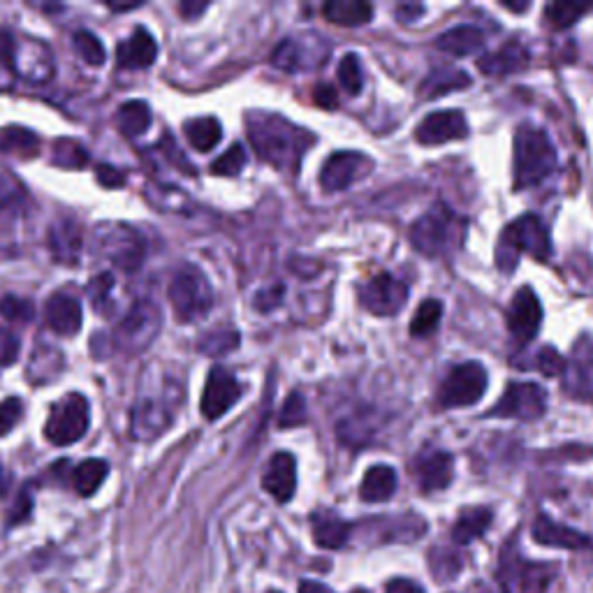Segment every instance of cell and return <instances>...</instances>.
<instances>
[{
  "label": "cell",
  "mask_w": 593,
  "mask_h": 593,
  "mask_svg": "<svg viewBox=\"0 0 593 593\" xmlns=\"http://www.w3.org/2000/svg\"><path fill=\"white\" fill-rule=\"evenodd\" d=\"M353 593H366V591H362V589H357V591H353Z\"/></svg>",
  "instance_id": "63"
},
{
  "label": "cell",
  "mask_w": 593,
  "mask_h": 593,
  "mask_svg": "<svg viewBox=\"0 0 593 593\" xmlns=\"http://www.w3.org/2000/svg\"><path fill=\"white\" fill-rule=\"evenodd\" d=\"M158 149L165 153V156H167V160H170V163H172L174 167H179V170H181L183 174H190V177H193V174H195V170H193V165H190V163H188V158H186V156H183V153L179 151V146H177V144H174V142H170V137H165V142H163V144H160V146H158Z\"/></svg>",
  "instance_id": "53"
},
{
  "label": "cell",
  "mask_w": 593,
  "mask_h": 593,
  "mask_svg": "<svg viewBox=\"0 0 593 593\" xmlns=\"http://www.w3.org/2000/svg\"><path fill=\"white\" fill-rule=\"evenodd\" d=\"M19 350H21V341L19 336L12 332V329L0 327V369L3 366H10L19 360Z\"/></svg>",
  "instance_id": "49"
},
{
  "label": "cell",
  "mask_w": 593,
  "mask_h": 593,
  "mask_svg": "<svg viewBox=\"0 0 593 593\" xmlns=\"http://www.w3.org/2000/svg\"><path fill=\"white\" fill-rule=\"evenodd\" d=\"M170 304L174 309V316L181 322H195L207 316L214 306V290L200 269L183 267L174 274L170 290Z\"/></svg>",
  "instance_id": "8"
},
{
  "label": "cell",
  "mask_w": 593,
  "mask_h": 593,
  "mask_svg": "<svg viewBox=\"0 0 593 593\" xmlns=\"http://www.w3.org/2000/svg\"><path fill=\"white\" fill-rule=\"evenodd\" d=\"M397 492V471L392 466L378 464L371 466L364 473V480L360 485V499L366 503H383L390 501Z\"/></svg>",
  "instance_id": "28"
},
{
  "label": "cell",
  "mask_w": 593,
  "mask_h": 593,
  "mask_svg": "<svg viewBox=\"0 0 593 593\" xmlns=\"http://www.w3.org/2000/svg\"><path fill=\"white\" fill-rule=\"evenodd\" d=\"M91 422V411L89 401H86L82 394L72 392L68 397L58 399L54 406H51L47 424H45V436L49 443L58 445V448H65V445H72L82 441L89 431Z\"/></svg>",
  "instance_id": "10"
},
{
  "label": "cell",
  "mask_w": 593,
  "mask_h": 593,
  "mask_svg": "<svg viewBox=\"0 0 593 593\" xmlns=\"http://www.w3.org/2000/svg\"><path fill=\"white\" fill-rule=\"evenodd\" d=\"M109 473L105 459H86L72 471V487L79 496H93Z\"/></svg>",
  "instance_id": "36"
},
{
  "label": "cell",
  "mask_w": 593,
  "mask_h": 593,
  "mask_svg": "<svg viewBox=\"0 0 593 593\" xmlns=\"http://www.w3.org/2000/svg\"><path fill=\"white\" fill-rule=\"evenodd\" d=\"M299 593H336V591L316 580H302L299 582Z\"/></svg>",
  "instance_id": "58"
},
{
  "label": "cell",
  "mask_w": 593,
  "mask_h": 593,
  "mask_svg": "<svg viewBox=\"0 0 593 593\" xmlns=\"http://www.w3.org/2000/svg\"><path fill=\"white\" fill-rule=\"evenodd\" d=\"M95 251L121 272L133 274L146 260V241L126 223H102L95 228Z\"/></svg>",
  "instance_id": "7"
},
{
  "label": "cell",
  "mask_w": 593,
  "mask_h": 593,
  "mask_svg": "<svg viewBox=\"0 0 593 593\" xmlns=\"http://www.w3.org/2000/svg\"><path fill=\"white\" fill-rule=\"evenodd\" d=\"M21 417H24V401L17 397L0 401V436L10 434Z\"/></svg>",
  "instance_id": "48"
},
{
  "label": "cell",
  "mask_w": 593,
  "mask_h": 593,
  "mask_svg": "<svg viewBox=\"0 0 593 593\" xmlns=\"http://www.w3.org/2000/svg\"><path fill=\"white\" fill-rule=\"evenodd\" d=\"M556 165H559V153L545 130L531 123L519 126L515 133V153H512V181L517 193L543 183L556 170Z\"/></svg>",
  "instance_id": "2"
},
{
  "label": "cell",
  "mask_w": 593,
  "mask_h": 593,
  "mask_svg": "<svg viewBox=\"0 0 593 593\" xmlns=\"http://www.w3.org/2000/svg\"><path fill=\"white\" fill-rule=\"evenodd\" d=\"M313 100H316V105L325 109L339 107V95H336V89L332 84H316V89H313Z\"/></svg>",
  "instance_id": "54"
},
{
  "label": "cell",
  "mask_w": 593,
  "mask_h": 593,
  "mask_svg": "<svg viewBox=\"0 0 593 593\" xmlns=\"http://www.w3.org/2000/svg\"><path fill=\"white\" fill-rule=\"evenodd\" d=\"M82 248H84V232H82V225L77 221H72V218H61V221L51 225L49 251L54 255L56 262L75 267L79 255H82Z\"/></svg>",
  "instance_id": "22"
},
{
  "label": "cell",
  "mask_w": 593,
  "mask_h": 593,
  "mask_svg": "<svg viewBox=\"0 0 593 593\" xmlns=\"http://www.w3.org/2000/svg\"><path fill=\"white\" fill-rule=\"evenodd\" d=\"M51 163L63 170H82L84 165H89V151L77 139L61 137L51 146Z\"/></svg>",
  "instance_id": "37"
},
{
  "label": "cell",
  "mask_w": 593,
  "mask_h": 593,
  "mask_svg": "<svg viewBox=\"0 0 593 593\" xmlns=\"http://www.w3.org/2000/svg\"><path fill=\"white\" fill-rule=\"evenodd\" d=\"M468 135L466 116L459 109H445V112H434L424 116L420 126L415 128V139L424 146H438L464 139Z\"/></svg>",
  "instance_id": "18"
},
{
  "label": "cell",
  "mask_w": 593,
  "mask_h": 593,
  "mask_svg": "<svg viewBox=\"0 0 593 593\" xmlns=\"http://www.w3.org/2000/svg\"><path fill=\"white\" fill-rule=\"evenodd\" d=\"M0 63L28 84H45L54 75V56L45 42L10 28H0Z\"/></svg>",
  "instance_id": "3"
},
{
  "label": "cell",
  "mask_w": 593,
  "mask_h": 593,
  "mask_svg": "<svg viewBox=\"0 0 593 593\" xmlns=\"http://www.w3.org/2000/svg\"><path fill=\"white\" fill-rule=\"evenodd\" d=\"M329 58V45L320 35H304V38H285L274 49L272 65L285 72L316 70Z\"/></svg>",
  "instance_id": "12"
},
{
  "label": "cell",
  "mask_w": 593,
  "mask_h": 593,
  "mask_svg": "<svg viewBox=\"0 0 593 593\" xmlns=\"http://www.w3.org/2000/svg\"><path fill=\"white\" fill-rule=\"evenodd\" d=\"M492 510L489 508H468L457 517L455 526H452V540L457 545H468L473 540L482 538L492 526Z\"/></svg>",
  "instance_id": "31"
},
{
  "label": "cell",
  "mask_w": 593,
  "mask_h": 593,
  "mask_svg": "<svg viewBox=\"0 0 593 593\" xmlns=\"http://www.w3.org/2000/svg\"><path fill=\"white\" fill-rule=\"evenodd\" d=\"M114 285H116V281L109 272L93 276V281L89 283V297H91L93 309L98 313H109V309H112Z\"/></svg>",
  "instance_id": "43"
},
{
  "label": "cell",
  "mask_w": 593,
  "mask_h": 593,
  "mask_svg": "<svg viewBox=\"0 0 593 593\" xmlns=\"http://www.w3.org/2000/svg\"><path fill=\"white\" fill-rule=\"evenodd\" d=\"M373 170V160L360 151H339L325 160L320 170V186L327 193H339L364 179Z\"/></svg>",
  "instance_id": "15"
},
{
  "label": "cell",
  "mask_w": 593,
  "mask_h": 593,
  "mask_svg": "<svg viewBox=\"0 0 593 593\" xmlns=\"http://www.w3.org/2000/svg\"><path fill=\"white\" fill-rule=\"evenodd\" d=\"M0 316L10 322H21V325H26V322H31L35 318V306L24 297L7 295L0 299Z\"/></svg>",
  "instance_id": "45"
},
{
  "label": "cell",
  "mask_w": 593,
  "mask_h": 593,
  "mask_svg": "<svg viewBox=\"0 0 593 593\" xmlns=\"http://www.w3.org/2000/svg\"><path fill=\"white\" fill-rule=\"evenodd\" d=\"M408 285L392 274H378L360 288V304L371 316L390 318L404 309Z\"/></svg>",
  "instance_id": "14"
},
{
  "label": "cell",
  "mask_w": 593,
  "mask_h": 593,
  "mask_svg": "<svg viewBox=\"0 0 593 593\" xmlns=\"http://www.w3.org/2000/svg\"><path fill=\"white\" fill-rule=\"evenodd\" d=\"M471 77L464 70L455 68H436L431 75H427L422 86H420V98L436 100L443 98V95H450L452 91H461L471 86Z\"/></svg>",
  "instance_id": "29"
},
{
  "label": "cell",
  "mask_w": 593,
  "mask_h": 593,
  "mask_svg": "<svg viewBox=\"0 0 593 593\" xmlns=\"http://www.w3.org/2000/svg\"><path fill=\"white\" fill-rule=\"evenodd\" d=\"M116 126L126 137L144 135L151 126V107L144 100L123 102L116 112Z\"/></svg>",
  "instance_id": "33"
},
{
  "label": "cell",
  "mask_w": 593,
  "mask_h": 593,
  "mask_svg": "<svg viewBox=\"0 0 593 593\" xmlns=\"http://www.w3.org/2000/svg\"><path fill=\"white\" fill-rule=\"evenodd\" d=\"M177 394L181 397L177 385H167L158 394H144L142 399H137L130 413V436L142 443H151L163 436L177 417Z\"/></svg>",
  "instance_id": "6"
},
{
  "label": "cell",
  "mask_w": 593,
  "mask_h": 593,
  "mask_svg": "<svg viewBox=\"0 0 593 593\" xmlns=\"http://www.w3.org/2000/svg\"><path fill=\"white\" fill-rule=\"evenodd\" d=\"M158 45L146 28H135L126 42L116 49V61L123 70H146L156 63Z\"/></svg>",
  "instance_id": "23"
},
{
  "label": "cell",
  "mask_w": 593,
  "mask_h": 593,
  "mask_svg": "<svg viewBox=\"0 0 593 593\" xmlns=\"http://www.w3.org/2000/svg\"><path fill=\"white\" fill-rule=\"evenodd\" d=\"M593 10V5H577V3H552L545 7V24L552 31H566V28L575 26L580 21L582 14Z\"/></svg>",
  "instance_id": "38"
},
{
  "label": "cell",
  "mask_w": 593,
  "mask_h": 593,
  "mask_svg": "<svg viewBox=\"0 0 593 593\" xmlns=\"http://www.w3.org/2000/svg\"><path fill=\"white\" fill-rule=\"evenodd\" d=\"M72 47H75L77 56L82 58L84 63L93 65V68H98L107 58L105 47H102V42L95 38L91 31H77L75 38H72Z\"/></svg>",
  "instance_id": "42"
},
{
  "label": "cell",
  "mask_w": 593,
  "mask_h": 593,
  "mask_svg": "<svg viewBox=\"0 0 593 593\" xmlns=\"http://www.w3.org/2000/svg\"><path fill=\"white\" fill-rule=\"evenodd\" d=\"M306 422V404L302 399V394H290L288 401L283 404V411L281 417H278V424H281L283 429H292V427H299V424Z\"/></svg>",
  "instance_id": "47"
},
{
  "label": "cell",
  "mask_w": 593,
  "mask_h": 593,
  "mask_svg": "<svg viewBox=\"0 0 593 593\" xmlns=\"http://www.w3.org/2000/svg\"><path fill=\"white\" fill-rule=\"evenodd\" d=\"M339 82L350 95L362 93L364 77H362V65H360V58H357V54L343 56V61L339 63Z\"/></svg>",
  "instance_id": "44"
},
{
  "label": "cell",
  "mask_w": 593,
  "mask_h": 593,
  "mask_svg": "<svg viewBox=\"0 0 593 593\" xmlns=\"http://www.w3.org/2000/svg\"><path fill=\"white\" fill-rule=\"evenodd\" d=\"M262 489L278 503H288L297 489V461L290 452H276L262 473Z\"/></svg>",
  "instance_id": "20"
},
{
  "label": "cell",
  "mask_w": 593,
  "mask_h": 593,
  "mask_svg": "<svg viewBox=\"0 0 593 593\" xmlns=\"http://www.w3.org/2000/svg\"><path fill=\"white\" fill-rule=\"evenodd\" d=\"M209 10V3H181L179 5V12L183 14L186 19H195L200 17L202 12Z\"/></svg>",
  "instance_id": "57"
},
{
  "label": "cell",
  "mask_w": 593,
  "mask_h": 593,
  "mask_svg": "<svg viewBox=\"0 0 593 593\" xmlns=\"http://www.w3.org/2000/svg\"><path fill=\"white\" fill-rule=\"evenodd\" d=\"M61 369H63V355L58 348H51V346H38L33 353V360L31 366H28V378L33 380L35 385L40 383H51V380H56L61 376Z\"/></svg>",
  "instance_id": "35"
},
{
  "label": "cell",
  "mask_w": 593,
  "mask_h": 593,
  "mask_svg": "<svg viewBox=\"0 0 593 593\" xmlns=\"http://www.w3.org/2000/svg\"><path fill=\"white\" fill-rule=\"evenodd\" d=\"M505 10H510V12H526L531 7V3H508V0H503L501 3Z\"/></svg>",
  "instance_id": "61"
},
{
  "label": "cell",
  "mask_w": 593,
  "mask_h": 593,
  "mask_svg": "<svg viewBox=\"0 0 593 593\" xmlns=\"http://www.w3.org/2000/svg\"><path fill=\"white\" fill-rule=\"evenodd\" d=\"M45 320L51 332L61 336H75L84 325L82 304L77 297L68 295V292H54L47 302Z\"/></svg>",
  "instance_id": "21"
},
{
  "label": "cell",
  "mask_w": 593,
  "mask_h": 593,
  "mask_svg": "<svg viewBox=\"0 0 593 593\" xmlns=\"http://www.w3.org/2000/svg\"><path fill=\"white\" fill-rule=\"evenodd\" d=\"M28 204V195L21 183L10 177V174H3L0 177V216H14L21 214Z\"/></svg>",
  "instance_id": "39"
},
{
  "label": "cell",
  "mask_w": 593,
  "mask_h": 593,
  "mask_svg": "<svg viewBox=\"0 0 593 593\" xmlns=\"http://www.w3.org/2000/svg\"><path fill=\"white\" fill-rule=\"evenodd\" d=\"M241 394H244V387L234 378V373L223 369V366H214L209 371L207 385H204L202 392V415L207 420H218L237 404Z\"/></svg>",
  "instance_id": "16"
},
{
  "label": "cell",
  "mask_w": 593,
  "mask_h": 593,
  "mask_svg": "<svg viewBox=\"0 0 593 593\" xmlns=\"http://www.w3.org/2000/svg\"><path fill=\"white\" fill-rule=\"evenodd\" d=\"M283 285H272V288H265L258 292V297H255V309L258 311H274L276 306H281L283 302Z\"/></svg>",
  "instance_id": "52"
},
{
  "label": "cell",
  "mask_w": 593,
  "mask_h": 593,
  "mask_svg": "<svg viewBox=\"0 0 593 593\" xmlns=\"http://www.w3.org/2000/svg\"><path fill=\"white\" fill-rule=\"evenodd\" d=\"M533 540L538 545H547V547H561V549H582L589 545V538L584 533L568 529L554 519H549L547 515H538L536 522H533V531H531Z\"/></svg>",
  "instance_id": "25"
},
{
  "label": "cell",
  "mask_w": 593,
  "mask_h": 593,
  "mask_svg": "<svg viewBox=\"0 0 593 593\" xmlns=\"http://www.w3.org/2000/svg\"><path fill=\"white\" fill-rule=\"evenodd\" d=\"M311 526H313V540H316V545L325 549H341L348 543L350 531H353V526L343 522L339 515H334V512L329 510L316 512L311 519Z\"/></svg>",
  "instance_id": "27"
},
{
  "label": "cell",
  "mask_w": 593,
  "mask_h": 593,
  "mask_svg": "<svg viewBox=\"0 0 593 593\" xmlns=\"http://www.w3.org/2000/svg\"><path fill=\"white\" fill-rule=\"evenodd\" d=\"M322 14L336 26L357 28L369 24L373 17V7L362 0H332L322 7Z\"/></svg>",
  "instance_id": "30"
},
{
  "label": "cell",
  "mask_w": 593,
  "mask_h": 593,
  "mask_svg": "<svg viewBox=\"0 0 593 593\" xmlns=\"http://www.w3.org/2000/svg\"><path fill=\"white\" fill-rule=\"evenodd\" d=\"M464 230L466 223L452 214L448 207L438 204L429 214L417 218L411 228V244L417 253L427 255V258H438V255L450 253L452 248L459 246Z\"/></svg>",
  "instance_id": "5"
},
{
  "label": "cell",
  "mask_w": 593,
  "mask_h": 593,
  "mask_svg": "<svg viewBox=\"0 0 593 593\" xmlns=\"http://www.w3.org/2000/svg\"><path fill=\"white\" fill-rule=\"evenodd\" d=\"M31 510H33V494L31 489L24 487L21 489V494L17 496V501H14V508L10 512V524H21L26 522L28 517H31Z\"/></svg>",
  "instance_id": "51"
},
{
  "label": "cell",
  "mask_w": 593,
  "mask_h": 593,
  "mask_svg": "<svg viewBox=\"0 0 593 593\" xmlns=\"http://www.w3.org/2000/svg\"><path fill=\"white\" fill-rule=\"evenodd\" d=\"M244 165H246L244 146L232 144L221 158L214 160V165H211V174H216V177H234V174L244 170Z\"/></svg>",
  "instance_id": "46"
},
{
  "label": "cell",
  "mask_w": 593,
  "mask_h": 593,
  "mask_svg": "<svg viewBox=\"0 0 593 593\" xmlns=\"http://www.w3.org/2000/svg\"><path fill=\"white\" fill-rule=\"evenodd\" d=\"M441 316H443V304L438 302V299H427V302H422L420 309L415 311V318L411 322V334L415 339L431 336L436 332Z\"/></svg>",
  "instance_id": "41"
},
{
  "label": "cell",
  "mask_w": 593,
  "mask_h": 593,
  "mask_svg": "<svg viewBox=\"0 0 593 593\" xmlns=\"http://www.w3.org/2000/svg\"><path fill=\"white\" fill-rule=\"evenodd\" d=\"M183 135H186L188 144L193 146V149L207 153L211 149H216L218 142H221L223 130H221V123H218V119H214V116H202V119L186 121V126H183Z\"/></svg>",
  "instance_id": "32"
},
{
  "label": "cell",
  "mask_w": 593,
  "mask_h": 593,
  "mask_svg": "<svg viewBox=\"0 0 593 593\" xmlns=\"http://www.w3.org/2000/svg\"><path fill=\"white\" fill-rule=\"evenodd\" d=\"M547 411V392L536 383H510L489 417H510V420L533 422Z\"/></svg>",
  "instance_id": "13"
},
{
  "label": "cell",
  "mask_w": 593,
  "mask_h": 593,
  "mask_svg": "<svg viewBox=\"0 0 593 593\" xmlns=\"http://www.w3.org/2000/svg\"><path fill=\"white\" fill-rule=\"evenodd\" d=\"M526 65H529V49L517 40L508 42V45L492 51V54L478 58V68L487 77H508L512 72L524 70Z\"/></svg>",
  "instance_id": "24"
},
{
  "label": "cell",
  "mask_w": 593,
  "mask_h": 593,
  "mask_svg": "<svg viewBox=\"0 0 593 593\" xmlns=\"http://www.w3.org/2000/svg\"><path fill=\"white\" fill-rule=\"evenodd\" d=\"M538 366L545 376H561V373L566 371V360H563L559 350H554L552 346H545L538 355Z\"/></svg>",
  "instance_id": "50"
},
{
  "label": "cell",
  "mask_w": 593,
  "mask_h": 593,
  "mask_svg": "<svg viewBox=\"0 0 593 593\" xmlns=\"http://www.w3.org/2000/svg\"><path fill=\"white\" fill-rule=\"evenodd\" d=\"M246 133L260 160L290 174L299 172L306 151L316 142V135L276 112H248Z\"/></svg>",
  "instance_id": "1"
},
{
  "label": "cell",
  "mask_w": 593,
  "mask_h": 593,
  "mask_svg": "<svg viewBox=\"0 0 593 593\" xmlns=\"http://www.w3.org/2000/svg\"><path fill=\"white\" fill-rule=\"evenodd\" d=\"M160 327H163V313L149 299H142L114 327L112 343L128 355L142 353L158 339Z\"/></svg>",
  "instance_id": "9"
},
{
  "label": "cell",
  "mask_w": 593,
  "mask_h": 593,
  "mask_svg": "<svg viewBox=\"0 0 593 593\" xmlns=\"http://www.w3.org/2000/svg\"><path fill=\"white\" fill-rule=\"evenodd\" d=\"M522 253H529L533 260L540 262H547L549 255H552L549 232L543 221L533 214L517 218L515 223L505 228L501 234L499 251H496V265H499L501 272L512 274Z\"/></svg>",
  "instance_id": "4"
},
{
  "label": "cell",
  "mask_w": 593,
  "mask_h": 593,
  "mask_svg": "<svg viewBox=\"0 0 593 593\" xmlns=\"http://www.w3.org/2000/svg\"><path fill=\"white\" fill-rule=\"evenodd\" d=\"M10 487H12V473L7 471L5 466H0V499L10 494Z\"/></svg>",
  "instance_id": "60"
},
{
  "label": "cell",
  "mask_w": 593,
  "mask_h": 593,
  "mask_svg": "<svg viewBox=\"0 0 593 593\" xmlns=\"http://www.w3.org/2000/svg\"><path fill=\"white\" fill-rule=\"evenodd\" d=\"M415 478L422 492H441L455 478V459L445 450L422 452L415 459Z\"/></svg>",
  "instance_id": "19"
},
{
  "label": "cell",
  "mask_w": 593,
  "mask_h": 593,
  "mask_svg": "<svg viewBox=\"0 0 593 593\" xmlns=\"http://www.w3.org/2000/svg\"><path fill=\"white\" fill-rule=\"evenodd\" d=\"M385 593H424V589L413 580H404V577H397V580L387 582Z\"/></svg>",
  "instance_id": "56"
},
{
  "label": "cell",
  "mask_w": 593,
  "mask_h": 593,
  "mask_svg": "<svg viewBox=\"0 0 593 593\" xmlns=\"http://www.w3.org/2000/svg\"><path fill=\"white\" fill-rule=\"evenodd\" d=\"M269 593H281V591H269Z\"/></svg>",
  "instance_id": "64"
},
{
  "label": "cell",
  "mask_w": 593,
  "mask_h": 593,
  "mask_svg": "<svg viewBox=\"0 0 593 593\" xmlns=\"http://www.w3.org/2000/svg\"><path fill=\"white\" fill-rule=\"evenodd\" d=\"M482 47H485V33L478 26H455L436 38V49L455 58L478 54Z\"/></svg>",
  "instance_id": "26"
},
{
  "label": "cell",
  "mask_w": 593,
  "mask_h": 593,
  "mask_svg": "<svg viewBox=\"0 0 593 593\" xmlns=\"http://www.w3.org/2000/svg\"><path fill=\"white\" fill-rule=\"evenodd\" d=\"M98 181L102 183V186H107V188H119V186H123V183H126V177H123V174L119 172V170H114L112 165H98Z\"/></svg>",
  "instance_id": "55"
},
{
  "label": "cell",
  "mask_w": 593,
  "mask_h": 593,
  "mask_svg": "<svg viewBox=\"0 0 593 593\" xmlns=\"http://www.w3.org/2000/svg\"><path fill=\"white\" fill-rule=\"evenodd\" d=\"M540 325H543V306H540L536 292L526 285V288L515 292L508 309V327L512 339L519 346H526V343L536 339Z\"/></svg>",
  "instance_id": "17"
},
{
  "label": "cell",
  "mask_w": 593,
  "mask_h": 593,
  "mask_svg": "<svg viewBox=\"0 0 593 593\" xmlns=\"http://www.w3.org/2000/svg\"><path fill=\"white\" fill-rule=\"evenodd\" d=\"M424 12V7L422 5H404V7H399L397 10V17H399V21H415V17H420V14Z\"/></svg>",
  "instance_id": "59"
},
{
  "label": "cell",
  "mask_w": 593,
  "mask_h": 593,
  "mask_svg": "<svg viewBox=\"0 0 593 593\" xmlns=\"http://www.w3.org/2000/svg\"><path fill=\"white\" fill-rule=\"evenodd\" d=\"M239 332L237 329H216V332L204 334L197 348L202 355L207 357H223L232 353L234 348H239Z\"/></svg>",
  "instance_id": "40"
},
{
  "label": "cell",
  "mask_w": 593,
  "mask_h": 593,
  "mask_svg": "<svg viewBox=\"0 0 593 593\" xmlns=\"http://www.w3.org/2000/svg\"><path fill=\"white\" fill-rule=\"evenodd\" d=\"M142 5V3H130V5H119V3H107V7L109 10H114V12H128V10H137V7Z\"/></svg>",
  "instance_id": "62"
},
{
  "label": "cell",
  "mask_w": 593,
  "mask_h": 593,
  "mask_svg": "<svg viewBox=\"0 0 593 593\" xmlns=\"http://www.w3.org/2000/svg\"><path fill=\"white\" fill-rule=\"evenodd\" d=\"M0 151L24 160L35 158L40 153V137L33 130L21 126L3 128V133H0Z\"/></svg>",
  "instance_id": "34"
},
{
  "label": "cell",
  "mask_w": 593,
  "mask_h": 593,
  "mask_svg": "<svg viewBox=\"0 0 593 593\" xmlns=\"http://www.w3.org/2000/svg\"><path fill=\"white\" fill-rule=\"evenodd\" d=\"M487 369L480 362H464L450 371L438 392V404L443 408L475 406L487 392Z\"/></svg>",
  "instance_id": "11"
}]
</instances>
